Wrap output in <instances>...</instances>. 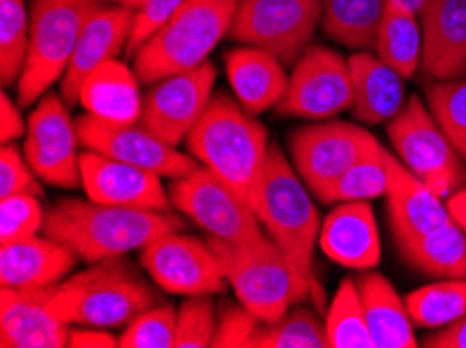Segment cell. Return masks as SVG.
<instances>
[{
	"instance_id": "obj_21",
	"label": "cell",
	"mask_w": 466,
	"mask_h": 348,
	"mask_svg": "<svg viewBox=\"0 0 466 348\" xmlns=\"http://www.w3.org/2000/svg\"><path fill=\"white\" fill-rule=\"evenodd\" d=\"M134 25V9L128 6H103L98 9L77 40L72 61L66 75L61 77L59 90L67 104L80 103V88L86 77L103 63L117 59V55L128 48V40Z\"/></svg>"
},
{
	"instance_id": "obj_31",
	"label": "cell",
	"mask_w": 466,
	"mask_h": 348,
	"mask_svg": "<svg viewBox=\"0 0 466 348\" xmlns=\"http://www.w3.org/2000/svg\"><path fill=\"white\" fill-rule=\"evenodd\" d=\"M406 307L416 328H446L466 315V280L427 283L406 296Z\"/></svg>"
},
{
	"instance_id": "obj_26",
	"label": "cell",
	"mask_w": 466,
	"mask_h": 348,
	"mask_svg": "<svg viewBox=\"0 0 466 348\" xmlns=\"http://www.w3.org/2000/svg\"><path fill=\"white\" fill-rule=\"evenodd\" d=\"M358 293L374 348H416L414 322L406 298L398 294L383 273L366 269L356 278Z\"/></svg>"
},
{
	"instance_id": "obj_37",
	"label": "cell",
	"mask_w": 466,
	"mask_h": 348,
	"mask_svg": "<svg viewBox=\"0 0 466 348\" xmlns=\"http://www.w3.org/2000/svg\"><path fill=\"white\" fill-rule=\"evenodd\" d=\"M176 309L157 303L126 325L119 336V348H174Z\"/></svg>"
},
{
	"instance_id": "obj_1",
	"label": "cell",
	"mask_w": 466,
	"mask_h": 348,
	"mask_svg": "<svg viewBox=\"0 0 466 348\" xmlns=\"http://www.w3.org/2000/svg\"><path fill=\"white\" fill-rule=\"evenodd\" d=\"M182 227L172 211L113 207L80 198H63L46 211L42 232L67 244L82 261L124 257L143 251L155 238Z\"/></svg>"
},
{
	"instance_id": "obj_19",
	"label": "cell",
	"mask_w": 466,
	"mask_h": 348,
	"mask_svg": "<svg viewBox=\"0 0 466 348\" xmlns=\"http://www.w3.org/2000/svg\"><path fill=\"white\" fill-rule=\"evenodd\" d=\"M422 25L420 74L429 82L466 77V0H427Z\"/></svg>"
},
{
	"instance_id": "obj_40",
	"label": "cell",
	"mask_w": 466,
	"mask_h": 348,
	"mask_svg": "<svg viewBox=\"0 0 466 348\" xmlns=\"http://www.w3.org/2000/svg\"><path fill=\"white\" fill-rule=\"evenodd\" d=\"M40 177L34 174L30 163L25 161L24 151H19L15 142L0 148V198L15 194L42 196Z\"/></svg>"
},
{
	"instance_id": "obj_44",
	"label": "cell",
	"mask_w": 466,
	"mask_h": 348,
	"mask_svg": "<svg viewBox=\"0 0 466 348\" xmlns=\"http://www.w3.org/2000/svg\"><path fill=\"white\" fill-rule=\"evenodd\" d=\"M69 346L72 348H117L119 338L109 330L90 328V325H72L69 332Z\"/></svg>"
},
{
	"instance_id": "obj_32",
	"label": "cell",
	"mask_w": 466,
	"mask_h": 348,
	"mask_svg": "<svg viewBox=\"0 0 466 348\" xmlns=\"http://www.w3.org/2000/svg\"><path fill=\"white\" fill-rule=\"evenodd\" d=\"M329 348H374L356 280L339 283L324 319Z\"/></svg>"
},
{
	"instance_id": "obj_34",
	"label": "cell",
	"mask_w": 466,
	"mask_h": 348,
	"mask_svg": "<svg viewBox=\"0 0 466 348\" xmlns=\"http://www.w3.org/2000/svg\"><path fill=\"white\" fill-rule=\"evenodd\" d=\"M30 48V11L24 0H0V82L17 86Z\"/></svg>"
},
{
	"instance_id": "obj_23",
	"label": "cell",
	"mask_w": 466,
	"mask_h": 348,
	"mask_svg": "<svg viewBox=\"0 0 466 348\" xmlns=\"http://www.w3.org/2000/svg\"><path fill=\"white\" fill-rule=\"evenodd\" d=\"M77 259L67 244L36 234L0 246V282L3 288H51L63 282Z\"/></svg>"
},
{
	"instance_id": "obj_25",
	"label": "cell",
	"mask_w": 466,
	"mask_h": 348,
	"mask_svg": "<svg viewBox=\"0 0 466 348\" xmlns=\"http://www.w3.org/2000/svg\"><path fill=\"white\" fill-rule=\"evenodd\" d=\"M224 59L230 88L245 111L259 115L277 109L289 86L285 65L277 56L256 46H241L226 53Z\"/></svg>"
},
{
	"instance_id": "obj_24",
	"label": "cell",
	"mask_w": 466,
	"mask_h": 348,
	"mask_svg": "<svg viewBox=\"0 0 466 348\" xmlns=\"http://www.w3.org/2000/svg\"><path fill=\"white\" fill-rule=\"evenodd\" d=\"M354 104L351 115L364 125L390 124L408 103L406 80L398 71L370 51H356L350 56Z\"/></svg>"
},
{
	"instance_id": "obj_12",
	"label": "cell",
	"mask_w": 466,
	"mask_h": 348,
	"mask_svg": "<svg viewBox=\"0 0 466 348\" xmlns=\"http://www.w3.org/2000/svg\"><path fill=\"white\" fill-rule=\"evenodd\" d=\"M354 104L350 59L327 46L312 45L293 65L289 86L277 104L280 117L327 122Z\"/></svg>"
},
{
	"instance_id": "obj_5",
	"label": "cell",
	"mask_w": 466,
	"mask_h": 348,
	"mask_svg": "<svg viewBox=\"0 0 466 348\" xmlns=\"http://www.w3.org/2000/svg\"><path fill=\"white\" fill-rule=\"evenodd\" d=\"M209 244L238 303L259 322H277L316 286V282L303 278L285 251L268 236L245 244L209 238Z\"/></svg>"
},
{
	"instance_id": "obj_16",
	"label": "cell",
	"mask_w": 466,
	"mask_h": 348,
	"mask_svg": "<svg viewBox=\"0 0 466 348\" xmlns=\"http://www.w3.org/2000/svg\"><path fill=\"white\" fill-rule=\"evenodd\" d=\"M76 130L80 146L86 151L107 154L111 159L124 161L161 177H169V180L185 177L199 165L195 157L182 154L176 146L166 144L143 125L103 122L86 113L76 119Z\"/></svg>"
},
{
	"instance_id": "obj_42",
	"label": "cell",
	"mask_w": 466,
	"mask_h": 348,
	"mask_svg": "<svg viewBox=\"0 0 466 348\" xmlns=\"http://www.w3.org/2000/svg\"><path fill=\"white\" fill-rule=\"evenodd\" d=\"M185 3L187 0H145V3L134 11V25L126 55L134 56V53H137L155 32L161 30V27L167 24V19Z\"/></svg>"
},
{
	"instance_id": "obj_29",
	"label": "cell",
	"mask_w": 466,
	"mask_h": 348,
	"mask_svg": "<svg viewBox=\"0 0 466 348\" xmlns=\"http://www.w3.org/2000/svg\"><path fill=\"white\" fill-rule=\"evenodd\" d=\"M398 251L408 265L431 278L466 280V234L451 219Z\"/></svg>"
},
{
	"instance_id": "obj_38",
	"label": "cell",
	"mask_w": 466,
	"mask_h": 348,
	"mask_svg": "<svg viewBox=\"0 0 466 348\" xmlns=\"http://www.w3.org/2000/svg\"><path fill=\"white\" fill-rule=\"evenodd\" d=\"M216 311L209 294L187 296L176 309L174 348H208L214 343Z\"/></svg>"
},
{
	"instance_id": "obj_46",
	"label": "cell",
	"mask_w": 466,
	"mask_h": 348,
	"mask_svg": "<svg viewBox=\"0 0 466 348\" xmlns=\"http://www.w3.org/2000/svg\"><path fill=\"white\" fill-rule=\"evenodd\" d=\"M446 207H448L451 222H454L466 234V186L456 190L451 196H448Z\"/></svg>"
},
{
	"instance_id": "obj_33",
	"label": "cell",
	"mask_w": 466,
	"mask_h": 348,
	"mask_svg": "<svg viewBox=\"0 0 466 348\" xmlns=\"http://www.w3.org/2000/svg\"><path fill=\"white\" fill-rule=\"evenodd\" d=\"M249 348H329V340L312 309L293 307L277 322H261Z\"/></svg>"
},
{
	"instance_id": "obj_14",
	"label": "cell",
	"mask_w": 466,
	"mask_h": 348,
	"mask_svg": "<svg viewBox=\"0 0 466 348\" xmlns=\"http://www.w3.org/2000/svg\"><path fill=\"white\" fill-rule=\"evenodd\" d=\"M140 265L151 280L169 294L199 296L226 290L224 269L209 240L169 232L140 251Z\"/></svg>"
},
{
	"instance_id": "obj_6",
	"label": "cell",
	"mask_w": 466,
	"mask_h": 348,
	"mask_svg": "<svg viewBox=\"0 0 466 348\" xmlns=\"http://www.w3.org/2000/svg\"><path fill=\"white\" fill-rule=\"evenodd\" d=\"M241 0H187L161 30L134 53L138 80L155 84L172 74L203 65L228 38Z\"/></svg>"
},
{
	"instance_id": "obj_10",
	"label": "cell",
	"mask_w": 466,
	"mask_h": 348,
	"mask_svg": "<svg viewBox=\"0 0 466 348\" xmlns=\"http://www.w3.org/2000/svg\"><path fill=\"white\" fill-rule=\"evenodd\" d=\"M169 198L174 207L206 230L211 240L245 244L266 236L251 204L201 163L185 177L172 180Z\"/></svg>"
},
{
	"instance_id": "obj_7",
	"label": "cell",
	"mask_w": 466,
	"mask_h": 348,
	"mask_svg": "<svg viewBox=\"0 0 466 348\" xmlns=\"http://www.w3.org/2000/svg\"><path fill=\"white\" fill-rule=\"evenodd\" d=\"M103 6L105 0H32L30 48L17 82L19 106L30 109L61 82L84 25Z\"/></svg>"
},
{
	"instance_id": "obj_13",
	"label": "cell",
	"mask_w": 466,
	"mask_h": 348,
	"mask_svg": "<svg viewBox=\"0 0 466 348\" xmlns=\"http://www.w3.org/2000/svg\"><path fill=\"white\" fill-rule=\"evenodd\" d=\"M76 122L63 96L46 92L27 117L24 157L42 182L55 188L76 190L82 186L80 154H77Z\"/></svg>"
},
{
	"instance_id": "obj_17",
	"label": "cell",
	"mask_w": 466,
	"mask_h": 348,
	"mask_svg": "<svg viewBox=\"0 0 466 348\" xmlns=\"http://www.w3.org/2000/svg\"><path fill=\"white\" fill-rule=\"evenodd\" d=\"M82 188L90 201L113 207L172 211V198L164 190L161 175L111 159L107 154L84 151L80 154Z\"/></svg>"
},
{
	"instance_id": "obj_27",
	"label": "cell",
	"mask_w": 466,
	"mask_h": 348,
	"mask_svg": "<svg viewBox=\"0 0 466 348\" xmlns=\"http://www.w3.org/2000/svg\"><path fill=\"white\" fill-rule=\"evenodd\" d=\"M80 104L86 113L111 124H137L143 115L138 75L117 59L96 67L80 88Z\"/></svg>"
},
{
	"instance_id": "obj_48",
	"label": "cell",
	"mask_w": 466,
	"mask_h": 348,
	"mask_svg": "<svg viewBox=\"0 0 466 348\" xmlns=\"http://www.w3.org/2000/svg\"><path fill=\"white\" fill-rule=\"evenodd\" d=\"M105 3H107V0H105ZM109 3H113V5H119V6H128V9H134V11H137L138 6L145 3V0H109Z\"/></svg>"
},
{
	"instance_id": "obj_35",
	"label": "cell",
	"mask_w": 466,
	"mask_h": 348,
	"mask_svg": "<svg viewBox=\"0 0 466 348\" xmlns=\"http://www.w3.org/2000/svg\"><path fill=\"white\" fill-rule=\"evenodd\" d=\"M387 186H390V172L385 163V148L380 146L379 151L351 165L318 201L322 204L370 203L372 198L385 196Z\"/></svg>"
},
{
	"instance_id": "obj_4",
	"label": "cell",
	"mask_w": 466,
	"mask_h": 348,
	"mask_svg": "<svg viewBox=\"0 0 466 348\" xmlns=\"http://www.w3.org/2000/svg\"><path fill=\"white\" fill-rule=\"evenodd\" d=\"M251 207L266 236L285 251L303 278L316 282L312 259L322 227L320 215L312 190L301 180L298 169L279 144H270L264 172L253 192Z\"/></svg>"
},
{
	"instance_id": "obj_18",
	"label": "cell",
	"mask_w": 466,
	"mask_h": 348,
	"mask_svg": "<svg viewBox=\"0 0 466 348\" xmlns=\"http://www.w3.org/2000/svg\"><path fill=\"white\" fill-rule=\"evenodd\" d=\"M53 288H3L0 293V346L66 348L72 325L51 309Z\"/></svg>"
},
{
	"instance_id": "obj_8",
	"label": "cell",
	"mask_w": 466,
	"mask_h": 348,
	"mask_svg": "<svg viewBox=\"0 0 466 348\" xmlns=\"http://www.w3.org/2000/svg\"><path fill=\"white\" fill-rule=\"evenodd\" d=\"M387 136L398 159L441 198L466 186V161L420 96L408 98L404 111L387 124Z\"/></svg>"
},
{
	"instance_id": "obj_11",
	"label": "cell",
	"mask_w": 466,
	"mask_h": 348,
	"mask_svg": "<svg viewBox=\"0 0 466 348\" xmlns=\"http://www.w3.org/2000/svg\"><path fill=\"white\" fill-rule=\"evenodd\" d=\"M379 140L362 125L320 122L289 136L291 163L316 198H320L351 165L379 151Z\"/></svg>"
},
{
	"instance_id": "obj_30",
	"label": "cell",
	"mask_w": 466,
	"mask_h": 348,
	"mask_svg": "<svg viewBox=\"0 0 466 348\" xmlns=\"http://www.w3.org/2000/svg\"><path fill=\"white\" fill-rule=\"evenodd\" d=\"M320 30L351 51H374L385 0H320Z\"/></svg>"
},
{
	"instance_id": "obj_36",
	"label": "cell",
	"mask_w": 466,
	"mask_h": 348,
	"mask_svg": "<svg viewBox=\"0 0 466 348\" xmlns=\"http://www.w3.org/2000/svg\"><path fill=\"white\" fill-rule=\"evenodd\" d=\"M427 106L446 132L458 154L466 161V77L450 82H429Z\"/></svg>"
},
{
	"instance_id": "obj_20",
	"label": "cell",
	"mask_w": 466,
	"mask_h": 348,
	"mask_svg": "<svg viewBox=\"0 0 466 348\" xmlns=\"http://www.w3.org/2000/svg\"><path fill=\"white\" fill-rule=\"evenodd\" d=\"M385 163L387 172H390V186H387L385 198L395 246L412 243L422 234L450 222L451 217L443 204V198L419 180L387 148Z\"/></svg>"
},
{
	"instance_id": "obj_39",
	"label": "cell",
	"mask_w": 466,
	"mask_h": 348,
	"mask_svg": "<svg viewBox=\"0 0 466 348\" xmlns=\"http://www.w3.org/2000/svg\"><path fill=\"white\" fill-rule=\"evenodd\" d=\"M34 194H15L0 198V244L36 236L42 232L46 211Z\"/></svg>"
},
{
	"instance_id": "obj_22",
	"label": "cell",
	"mask_w": 466,
	"mask_h": 348,
	"mask_svg": "<svg viewBox=\"0 0 466 348\" xmlns=\"http://www.w3.org/2000/svg\"><path fill=\"white\" fill-rule=\"evenodd\" d=\"M318 246L341 267L356 272L377 267L380 261V238L370 203H339L324 217Z\"/></svg>"
},
{
	"instance_id": "obj_9",
	"label": "cell",
	"mask_w": 466,
	"mask_h": 348,
	"mask_svg": "<svg viewBox=\"0 0 466 348\" xmlns=\"http://www.w3.org/2000/svg\"><path fill=\"white\" fill-rule=\"evenodd\" d=\"M320 21V0H241L228 38L261 48L285 67H293L312 46Z\"/></svg>"
},
{
	"instance_id": "obj_28",
	"label": "cell",
	"mask_w": 466,
	"mask_h": 348,
	"mask_svg": "<svg viewBox=\"0 0 466 348\" xmlns=\"http://www.w3.org/2000/svg\"><path fill=\"white\" fill-rule=\"evenodd\" d=\"M374 55L408 80L420 71L422 61V25L414 11L406 9L398 0H385L380 17Z\"/></svg>"
},
{
	"instance_id": "obj_3",
	"label": "cell",
	"mask_w": 466,
	"mask_h": 348,
	"mask_svg": "<svg viewBox=\"0 0 466 348\" xmlns=\"http://www.w3.org/2000/svg\"><path fill=\"white\" fill-rule=\"evenodd\" d=\"M157 303V290L124 257L90 263L74 278L56 283L51 294V309L61 322L103 330L126 328Z\"/></svg>"
},
{
	"instance_id": "obj_2",
	"label": "cell",
	"mask_w": 466,
	"mask_h": 348,
	"mask_svg": "<svg viewBox=\"0 0 466 348\" xmlns=\"http://www.w3.org/2000/svg\"><path fill=\"white\" fill-rule=\"evenodd\" d=\"M188 153L253 203L270 142L268 132L241 103L228 94L211 96L208 109L187 136Z\"/></svg>"
},
{
	"instance_id": "obj_45",
	"label": "cell",
	"mask_w": 466,
	"mask_h": 348,
	"mask_svg": "<svg viewBox=\"0 0 466 348\" xmlns=\"http://www.w3.org/2000/svg\"><path fill=\"white\" fill-rule=\"evenodd\" d=\"M422 343L429 348H466V315L446 328L435 330Z\"/></svg>"
},
{
	"instance_id": "obj_43",
	"label": "cell",
	"mask_w": 466,
	"mask_h": 348,
	"mask_svg": "<svg viewBox=\"0 0 466 348\" xmlns=\"http://www.w3.org/2000/svg\"><path fill=\"white\" fill-rule=\"evenodd\" d=\"M27 122L21 119L19 106L11 101V96L3 92L0 94V142L3 144H9V142H15L17 138L25 136Z\"/></svg>"
},
{
	"instance_id": "obj_15",
	"label": "cell",
	"mask_w": 466,
	"mask_h": 348,
	"mask_svg": "<svg viewBox=\"0 0 466 348\" xmlns=\"http://www.w3.org/2000/svg\"><path fill=\"white\" fill-rule=\"evenodd\" d=\"M218 71L206 61L199 67L180 71L155 82L143 101L140 125L169 146L187 142L214 96Z\"/></svg>"
},
{
	"instance_id": "obj_47",
	"label": "cell",
	"mask_w": 466,
	"mask_h": 348,
	"mask_svg": "<svg viewBox=\"0 0 466 348\" xmlns=\"http://www.w3.org/2000/svg\"><path fill=\"white\" fill-rule=\"evenodd\" d=\"M398 3L404 5L406 9H410V11L416 13V15H419V13L422 11V6H425L427 0H398Z\"/></svg>"
},
{
	"instance_id": "obj_41",
	"label": "cell",
	"mask_w": 466,
	"mask_h": 348,
	"mask_svg": "<svg viewBox=\"0 0 466 348\" xmlns=\"http://www.w3.org/2000/svg\"><path fill=\"white\" fill-rule=\"evenodd\" d=\"M259 323L245 304H226L218 317L211 348H249Z\"/></svg>"
}]
</instances>
